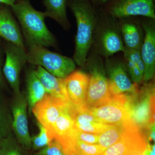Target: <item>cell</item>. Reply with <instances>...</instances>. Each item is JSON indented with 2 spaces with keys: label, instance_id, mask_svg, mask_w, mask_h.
Here are the masks:
<instances>
[{
  "label": "cell",
  "instance_id": "obj_14",
  "mask_svg": "<svg viewBox=\"0 0 155 155\" xmlns=\"http://www.w3.org/2000/svg\"><path fill=\"white\" fill-rule=\"evenodd\" d=\"M66 89L70 103L78 112L87 110L86 106L88 88V74L76 70L64 78Z\"/></svg>",
  "mask_w": 155,
  "mask_h": 155
},
{
  "label": "cell",
  "instance_id": "obj_32",
  "mask_svg": "<svg viewBox=\"0 0 155 155\" xmlns=\"http://www.w3.org/2000/svg\"><path fill=\"white\" fill-rule=\"evenodd\" d=\"M18 1L19 0H0V4H5L11 7Z\"/></svg>",
  "mask_w": 155,
  "mask_h": 155
},
{
  "label": "cell",
  "instance_id": "obj_16",
  "mask_svg": "<svg viewBox=\"0 0 155 155\" xmlns=\"http://www.w3.org/2000/svg\"><path fill=\"white\" fill-rule=\"evenodd\" d=\"M0 37L25 50L20 26L13 15L11 7L3 4H0Z\"/></svg>",
  "mask_w": 155,
  "mask_h": 155
},
{
  "label": "cell",
  "instance_id": "obj_29",
  "mask_svg": "<svg viewBox=\"0 0 155 155\" xmlns=\"http://www.w3.org/2000/svg\"><path fill=\"white\" fill-rule=\"evenodd\" d=\"M100 134L77 130L76 139L78 140L88 144H98Z\"/></svg>",
  "mask_w": 155,
  "mask_h": 155
},
{
  "label": "cell",
  "instance_id": "obj_1",
  "mask_svg": "<svg viewBox=\"0 0 155 155\" xmlns=\"http://www.w3.org/2000/svg\"><path fill=\"white\" fill-rule=\"evenodd\" d=\"M66 2L77 24L73 59L78 66L84 67L91 48L98 9L93 5L90 0H66Z\"/></svg>",
  "mask_w": 155,
  "mask_h": 155
},
{
  "label": "cell",
  "instance_id": "obj_27",
  "mask_svg": "<svg viewBox=\"0 0 155 155\" xmlns=\"http://www.w3.org/2000/svg\"><path fill=\"white\" fill-rule=\"evenodd\" d=\"M39 133L37 135L31 137V149L38 150L47 146L53 140L46 128L38 122Z\"/></svg>",
  "mask_w": 155,
  "mask_h": 155
},
{
  "label": "cell",
  "instance_id": "obj_9",
  "mask_svg": "<svg viewBox=\"0 0 155 155\" xmlns=\"http://www.w3.org/2000/svg\"><path fill=\"white\" fill-rule=\"evenodd\" d=\"M12 131L17 142L25 150H31V136L28 128V104L22 92L15 94L11 104Z\"/></svg>",
  "mask_w": 155,
  "mask_h": 155
},
{
  "label": "cell",
  "instance_id": "obj_21",
  "mask_svg": "<svg viewBox=\"0 0 155 155\" xmlns=\"http://www.w3.org/2000/svg\"><path fill=\"white\" fill-rule=\"evenodd\" d=\"M73 120L74 127L76 130L96 134L103 133L113 125L102 123L92 116L87 110L76 111Z\"/></svg>",
  "mask_w": 155,
  "mask_h": 155
},
{
  "label": "cell",
  "instance_id": "obj_30",
  "mask_svg": "<svg viewBox=\"0 0 155 155\" xmlns=\"http://www.w3.org/2000/svg\"><path fill=\"white\" fill-rule=\"evenodd\" d=\"M93 5L97 9H101L107 3L108 0H90Z\"/></svg>",
  "mask_w": 155,
  "mask_h": 155
},
{
  "label": "cell",
  "instance_id": "obj_28",
  "mask_svg": "<svg viewBox=\"0 0 155 155\" xmlns=\"http://www.w3.org/2000/svg\"><path fill=\"white\" fill-rule=\"evenodd\" d=\"M34 155H65L62 147L55 139H53L47 146L40 150Z\"/></svg>",
  "mask_w": 155,
  "mask_h": 155
},
{
  "label": "cell",
  "instance_id": "obj_25",
  "mask_svg": "<svg viewBox=\"0 0 155 155\" xmlns=\"http://www.w3.org/2000/svg\"><path fill=\"white\" fill-rule=\"evenodd\" d=\"M0 149L5 155H28L17 142L14 134L0 140Z\"/></svg>",
  "mask_w": 155,
  "mask_h": 155
},
{
  "label": "cell",
  "instance_id": "obj_13",
  "mask_svg": "<svg viewBox=\"0 0 155 155\" xmlns=\"http://www.w3.org/2000/svg\"><path fill=\"white\" fill-rule=\"evenodd\" d=\"M144 37L140 54L144 66L143 81L152 79L155 71V19L140 17Z\"/></svg>",
  "mask_w": 155,
  "mask_h": 155
},
{
  "label": "cell",
  "instance_id": "obj_4",
  "mask_svg": "<svg viewBox=\"0 0 155 155\" xmlns=\"http://www.w3.org/2000/svg\"><path fill=\"white\" fill-rule=\"evenodd\" d=\"M84 67L88 70L89 78L86 98L87 107L88 110L107 102L111 96L103 58L91 50Z\"/></svg>",
  "mask_w": 155,
  "mask_h": 155
},
{
  "label": "cell",
  "instance_id": "obj_11",
  "mask_svg": "<svg viewBox=\"0 0 155 155\" xmlns=\"http://www.w3.org/2000/svg\"><path fill=\"white\" fill-rule=\"evenodd\" d=\"M146 147L143 136L132 121L122 138L100 155H143Z\"/></svg>",
  "mask_w": 155,
  "mask_h": 155
},
{
  "label": "cell",
  "instance_id": "obj_6",
  "mask_svg": "<svg viewBox=\"0 0 155 155\" xmlns=\"http://www.w3.org/2000/svg\"><path fill=\"white\" fill-rule=\"evenodd\" d=\"M104 67L111 96L137 93V84L131 81L123 61L110 57L105 59Z\"/></svg>",
  "mask_w": 155,
  "mask_h": 155
},
{
  "label": "cell",
  "instance_id": "obj_10",
  "mask_svg": "<svg viewBox=\"0 0 155 155\" xmlns=\"http://www.w3.org/2000/svg\"><path fill=\"white\" fill-rule=\"evenodd\" d=\"M6 60L2 69L3 75L14 91V94L21 93L20 74L27 62L26 51L11 43L6 41L4 46Z\"/></svg>",
  "mask_w": 155,
  "mask_h": 155
},
{
  "label": "cell",
  "instance_id": "obj_17",
  "mask_svg": "<svg viewBox=\"0 0 155 155\" xmlns=\"http://www.w3.org/2000/svg\"><path fill=\"white\" fill-rule=\"evenodd\" d=\"M118 19L125 48L140 51L144 37L140 17H127Z\"/></svg>",
  "mask_w": 155,
  "mask_h": 155
},
{
  "label": "cell",
  "instance_id": "obj_12",
  "mask_svg": "<svg viewBox=\"0 0 155 155\" xmlns=\"http://www.w3.org/2000/svg\"><path fill=\"white\" fill-rule=\"evenodd\" d=\"M72 107L47 94L34 106L31 113L36 117L38 122L46 128L54 139V127L56 121L63 112Z\"/></svg>",
  "mask_w": 155,
  "mask_h": 155
},
{
  "label": "cell",
  "instance_id": "obj_22",
  "mask_svg": "<svg viewBox=\"0 0 155 155\" xmlns=\"http://www.w3.org/2000/svg\"><path fill=\"white\" fill-rule=\"evenodd\" d=\"M26 91L25 97L28 104L29 114L38 102L41 101L47 94L40 81L35 75L34 70H30L26 73L25 77Z\"/></svg>",
  "mask_w": 155,
  "mask_h": 155
},
{
  "label": "cell",
  "instance_id": "obj_31",
  "mask_svg": "<svg viewBox=\"0 0 155 155\" xmlns=\"http://www.w3.org/2000/svg\"><path fill=\"white\" fill-rule=\"evenodd\" d=\"M0 49V89L4 88L5 86V77L3 75L2 69V55Z\"/></svg>",
  "mask_w": 155,
  "mask_h": 155
},
{
  "label": "cell",
  "instance_id": "obj_3",
  "mask_svg": "<svg viewBox=\"0 0 155 155\" xmlns=\"http://www.w3.org/2000/svg\"><path fill=\"white\" fill-rule=\"evenodd\" d=\"M124 48L119 19L98 9L91 50L106 59L123 52Z\"/></svg>",
  "mask_w": 155,
  "mask_h": 155
},
{
  "label": "cell",
  "instance_id": "obj_19",
  "mask_svg": "<svg viewBox=\"0 0 155 155\" xmlns=\"http://www.w3.org/2000/svg\"><path fill=\"white\" fill-rule=\"evenodd\" d=\"M34 72L47 94L66 104L72 105L67 93L64 78L55 77L40 66H38Z\"/></svg>",
  "mask_w": 155,
  "mask_h": 155
},
{
  "label": "cell",
  "instance_id": "obj_26",
  "mask_svg": "<svg viewBox=\"0 0 155 155\" xmlns=\"http://www.w3.org/2000/svg\"><path fill=\"white\" fill-rule=\"evenodd\" d=\"M11 117L5 107L0 104V140L13 134Z\"/></svg>",
  "mask_w": 155,
  "mask_h": 155
},
{
  "label": "cell",
  "instance_id": "obj_18",
  "mask_svg": "<svg viewBox=\"0 0 155 155\" xmlns=\"http://www.w3.org/2000/svg\"><path fill=\"white\" fill-rule=\"evenodd\" d=\"M73 107L68 108L58 117L54 127V137L60 143L64 152L75 143L77 130L74 127L71 113Z\"/></svg>",
  "mask_w": 155,
  "mask_h": 155
},
{
  "label": "cell",
  "instance_id": "obj_7",
  "mask_svg": "<svg viewBox=\"0 0 155 155\" xmlns=\"http://www.w3.org/2000/svg\"><path fill=\"white\" fill-rule=\"evenodd\" d=\"M100 9L118 19L127 17L155 19V0H108Z\"/></svg>",
  "mask_w": 155,
  "mask_h": 155
},
{
  "label": "cell",
  "instance_id": "obj_2",
  "mask_svg": "<svg viewBox=\"0 0 155 155\" xmlns=\"http://www.w3.org/2000/svg\"><path fill=\"white\" fill-rule=\"evenodd\" d=\"M18 19L27 46L36 45L44 47H56V40L48 30L45 19V12L37 11L29 0H19L11 7Z\"/></svg>",
  "mask_w": 155,
  "mask_h": 155
},
{
  "label": "cell",
  "instance_id": "obj_20",
  "mask_svg": "<svg viewBox=\"0 0 155 155\" xmlns=\"http://www.w3.org/2000/svg\"><path fill=\"white\" fill-rule=\"evenodd\" d=\"M123 61L125 68L133 83L138 84L143 81L144 66L140 51L125 48Z\"/></svg>",
  "mask_w": 155,
  "mask_h": 155
},
{
  "label": "cell",
  "instance_id": "obj_8",
  "mask_svg": "<svg viewBox=\"0 0 155 155\" xmlns=\"http://www.w3.org/2000/svg\"><path fill=\"white\" fill-rule=\"evenodd\" d=\"M126 94L111 96L104 104L87 110L101 122L109 125L122 124L131 119L129 101Z\"/></svg>",
  "mask_w": 155,
  "mask_h": 155
},
{
  "label": "cell",
  "instance_id": "obj_15",
  "mask_svg": "<svg viewBox=\"0 0 155 155\" xmlns=\"http://www.w3.org/2000/svg\"><path fill=\"white\" fill-rule=\"evenodd\" d=\"M154 85L146 83L143 89V96L139 102L130 104V118L137 127L154 122Z\"/></svg>",
  "mask_w": 155,
  "mask_h": 155
},
{
  "label": "cell",
  "instance_id": "obj_23",
  "mask_svg": "<svg viewBox=\"0 0 155 155\" xmlns=\"http://www.w3.org/2000/svg\"><path fill=\"white\" fill-rule=\"evenodd\" d=\"M42 4L46 17L55 20L65 30H69L71 25L67 17L66 0H43Z\"/></svg>",
  "mask_w": 155,
  "mask_h": 155
},
{
  "label": "cell",
  "instance_id": "obj_33",
  "mask_svg": "<svg viewBox=\"0 0 155 155\" xmlns=\"http://www.w3.org/2000/svg\"><path fill=\"white\" fill-rule=\"evenodd\" d=\"M0 155H5L1 149H0Z\"/></svg>",
  "mask_w": 155,
  "mask_h": 155
},
{
  "label": "cell",
  "instance_id": "obj_5",
  "mask_svg": "<svg viewBox=\"0 0 155 155\" xmlns=\"http://www.w3.org/2000/svg\"><path fill=\"white\" fill-rule=\"evenodd\" d=\"M26 59L28 63L40 66L59 78H65L75 71L76 68V64L72 58L36 45L28 47Z\"/></svg>",
  "mask_w": 155,
  "mask_h": 155
},
{
  "label": "cell",
  "instance_id": "obj_24",
  "mask_svg": "<svg viewBox=\"0 0 155 155\" xmlns=\"http://www.w3.org/2000/svg\"><path fill=\"white\" fill-rule=\"evenodd\" d=\"M132 121V119H130L122 124L112 125L100 134L98 144L105 150L116 143L122 138L128 125Z\"/></svg>",
  "mask_w": 155,
  "mask_h": 155
}]
</instances>
